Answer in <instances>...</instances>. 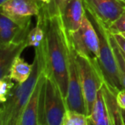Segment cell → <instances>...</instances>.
I'll return each mask as SVG.
<instances>
[{"label": "cell", "mask_w": 125, "mask_h": 125, "mask_svg": "<svg viewBox=\"0 0 125 125\" xmlns=\"http://www.w3.org/2000/svg\"><path fill=\"white\" fill-rule=\"evenodd\" d=\"M39 21L44 30L43 43L45 61V73L55 82L65 100L68 89L69 37L63 25L61 15L47 16L39 14Z\"/></svg>", "instance_id": "6da1fadb"}, {"label": "cell", "mask_w": 125, "mask_h": 125, "mask_svg": "<svg viewBox=\"0 0 125 125\" xmlns=\"http://www.w3.org/2000/svg\"><path fill=\"white\" fill-rule=\"evenodd\" d=\"M43 43L39 47L35 48L32 72L29 78L22 83H16L8 100L3 104L1 111L3 125H20L21 124L22 113L42 73L45 71Z\"/></svg>", "instance_id": "7a4b0ae2"}, {"label": "cell", "mask_w": 125, "mask_h": 125, "mask_svg": "<svg viewBox=\"0 0 125 125\" xmlns=\"http://www.w3.org/2000/svg\"><path fill=\"white\" fill-rule=\"evenodd\" d=\"M66 111L62 93L55 82L47 76L40 94L39 125H63Z\"/></svg>", "instance_id": "3957f363"}, {"label": "cell", "mask_w": 125, "mask_h": 125, "mask_svg": "<svg viewBox=\"0 0 125 125\" xmlns=\"http://www.w3.org/2000/svg\"><path fill=\"white\" fill-rule=\"evenodd\" d=\"M76 61L78 67L81 88L86 105V115L89 117L99 90L105 80L97 60L82 55L76 52Z\"/></svg>", "instance_id": "277c9868"}, {"label": "cell", "mask_w": 125, "mask_h": 125, "mask_svg": "<svg viewBox=\"0 0 125 125\" xmlns=\"http://www.w3.org/2000/svg\"><path fill=\"white\" fill-rule=\"evenodd\" d=\"M100 37V54L97 59L105 83L113 91L123 89L118 73L117 59L110 40V32L105 26L91 18Z\"/></svg>", "instance_id": "5b68a950"}, {"label": "cell", "mask_w": 125, "mask_h": 125, "mask_svg": "<svg viewBox=\"0 0 125 125\" xmlns=\"http://www.w3.org/2000/svg\"><path fill=\"white\" fill-rule=\"evenodd\" d=\"M68 36L77 54L98 59L100 54V37L95 26L86 15L79 29Z\"/></svg>", "instance_id": "8992f818"}, {"label": "cell", "mask_w": 125, "mask_h": 125, "mask_svg": "<svg viewBox=\"0 0 125 125\" xmlns=\"http://www.w3.org/2000/svg\"><path fill=\"white\" fill-rule=\"evenodd\" d=\"M69 37V36H68ZM67 110L86 114V105L81 88L78 67L76 61V51L69 38V65H68V89L66 97Z\"/></svg>", "instance_id": "52a82bcc"}, {"label": "cell", "mask_w": 125, "mask_h": 125, "mask_svg": "<svg viewBox=\"0 0 125 125\" xmlns=\"http://www.w3.org/2000/svg\"><path fill=\"white\" fill-rule=\"evenodd\" d=\"M88 15L108 28L125 11V4L118 0H83Z\"/></svg>", "instance_id": "ba28073f"}, {"label": "cell", "mask_w": 125, "mask_h": 125, "mask_svg": "<svg viewBox=\"0 0 125 125\" xmlns=\"http://www.w3.org/2000/svg\"><path fill=\"white\" fill-rule=\"evenodd\" d=\"M0 10L20 25L30 27L31 17L39 15L41 3L37 0H9Z\"/></svg>", "instance_id": "9c48e42d"}, {"label": "cell", "mask_w": 125, "mask_h": 125, "mask_svg": "<svg viewBox=\"0 0 125 125\" xmlns=\"http://www.w3.org/2000/svg\"><path fill=\"white\" fill-rule=\"evenodd\" d=\"M29 31V26L20 25L0 10V47L24 43Z\"/></svg>", "instance_id": "30bf717a"}, {"label": "cell", "mask_w": 125, "mask_h": 125, "mask_svg": "<svg viewBox=\"0 0 125 125\" xmlns=\"http://www.w3.org/2000/svg\"><path fill=\"white\" fill-rule=\"evenodd\" d=\"M86 15L83 0H71L61 15L63 25L67 33L71 34L77 31Z\"/></svg>", "instance_id": "8fae6325"}, {"label": "cell", "mask_w": 125, "mask_h": 125, "mask_svg": "<svg viewBox=\"0 0 125 125\" xmlns=\"http://www.w3.org/2000/svg\"><path fill=\"white\" fill-rule=\"evenodd\" d=\"M89 119L94 125H114L112 108L103 86L98 92Z\"/></svg>", "instance_id": "7c38bea8"}, {"label": "cell", "mask_w": 125, "mask_h": 125, "mask_svg": "<svg viewBox=\"0 0 125 125\" xmlns=\"http://www.w3.org/2000/svg\"><path fill=\"white\" fill-rule=\"evenodd\" d=\"M45 71L42 73L32 94L21 116L20 125H39V100L42 88L46 79Z\"/></svg>", "instance_id": "4fadbf2b"}, {"label": "cell", "mask_w": 125, "mask_h": 125, "mask_svg": "<svg viewBox=\"0 0 125 125\" xmlns=\"http://www.w3.org/2000/svg\"><path fill=\"white\" fill-rule=\"evenodd\" d=\"M27 47L26 42L8 47H0V78L8 77L15 58L20 56Z\"/></svg>", "instance_id": "5bb4252c"}, {"label": "cell", "mask_w": 125, "mask_h": 125, "mask_svg": "<svg viewBox=\"0 0 125 125\" xmlns=\"http://www.w3.org/2000/svg\"><path fill=\"white\" fill-rule=\"evenodd\" d=\"M32 64L26 62L23 58L18 56L15 58L10 71V77L17 83L26 82L31 74Z\"/></svg>", "instance_id": "9a60e30c"}, {"label": "cell", "mask_w": 125, "mask_h": 125, "mask_svg": "<svg viewBox=\"0 0 125 125\" xmlns=\"http://www.w3.org/2000/svg\"><path fill=\"white\" fill-rule=\"evenodd\" d=\"M71 0H50L48 3H41V10L39 14H43L47 16L61 15L65 7Z\"/></svg>", "instance_id": "2e32d148"}, {"label": "cell", "mask_w": 125, "mask_h": 125, "mask_svg": "<svg viewBox=\"0 0 125 125\" xmlns=\"http://www.w3.org/2000/svg\"><path fill=\"white\" fill-rule=\"evenodd\" d=\"M45 39V33L44 30H43V26L39 21L37 20V24L32 29L29 31L26 37V44L27 47L32 46L34 48L36 47H39L42 45Z\"/></svg>", "instance_id": "e0dca14e"}, {"label": "cell", "mask_w": 125, "mask_h": 125, "mask_svg": "<svg viewBox=\"0 0 125 125\" xmlns=\"http://www.w3.org/2000/svg\"><path fill=\"white\" fill-rule=\"evenodd\" d=\"M110 32V31H109ZM110 40L112 45L113 47L114 53H115L116 59H117V66H118V73H119V77H120L121 83H122L123 89H125V61L124 58L123 56L122 51H121L120 48L118 47L117 43H116L114 37L112 33L110 32Z\"/></svg>", "instance_id": "ac0fdd59"}, {"label": "cell", "mask_w": 125, "mask_h": 125, "mask_svg": "<svg viewBox=\"0 0 125 125\" xmlns=\"http://www.w3.org/2000/svg\"><path fill=\"white\" fill-rule=\"evenodd\" d=\"M63 125H89V119L84 113L67 110Z\"/></svg>", "instance_id": "d6986e66"}, {"label": "cell", "mask_w": 125, "mask_h": 125, "mask_svg": "<svg viewBox=\"0 0 125 125\" xmlns=\"http://www.w3.org/2000/svg\"><path fill=\"white\" fill-rule=\"evenodd\" d=\"M14 87L15 83L10 76L0 78V103L3 104L8 100Z\"/></svg>", "instance_id": "ffe728a7"}, {"label": "cell", "mask_w": 125, "mask_h": 125, "mask_svg": "<svg viewBox=\"0 0 125 125\" xmlns=\"http://www.w3.org/2000/svg\"><path fill=\"white\" fill-rule=\"evenodd\" d=\"M109 31L112 34H123L125 32V11L119 16L117 20H116L108 28Z\"/></svg>", "instance_id": "44dd1931"}, {"label": "cell", "mask_w": 125, "mask_h": 125, "mask_svg": "<svg viewBox=\"0 0 125 125\" xmlns=\"http://www.w3.org/2000/svg\"><path fill=\"white\" fill-rule=\"evenodd\" d=\"M116 100L119 108L125 111V89H119L116 92Z\"/></svg>", "instance_id": "7402d4cb"}, {"label": "cell", "mask_w": 125, "mask_h": 125, "mask_svg": "<svg viewBox=\"0 0 125 125\" xmlns=\"http://www.w3.org/2000/svg\"><path fill=\"white\" fill-rule=\"evenodd\" d=\"M114 37V39H115L116 43H117L118 47L121 49V50L125 54V38L123 36L122 34H119V33H117V34H112Z\"/></svg>", "instance_id": "603a6c76"}, {"label": "cell", "mask_w": 125, "mask_h": 125, "mask_svg": "<svg viewBox=\"0 0 125 125\" xmlns=\"http://www.w3.org/2000/svg\"><path fill=\"white\" fill-rule=\"evenodd\" d=\"M120 110H121V115H122L123 117V121H124V123L125 124V111L122 110V109H120Z\"/></svg>", "instance_id": "cb8c5ba5"}, {"label": "cell", "mask_w": 125, "mask_h": 125, "mask_svg": "<svg viewBox=\"0 0 125 125\" xmlns=\"http://www.w3.org/2000/svg\"><path fill=\"white\" fill-rule=\"evenodd\" d=\"M37 1H38L39 3H43V4H46V3H48L50 0H37Z\"/></svg>", "instance_id": "d4e9b609"}, {"label": "cell", "mask_w": 125, "mask_h": 125, "mask_svg": "<svg viewBox=\"0 0 125 125\" xmlns=\"http://www.w3.org/2000/svg\"><path fill=\"white\" fill-rule=\"evenodd\" d=\"M8 1H9V0H0V7H1L3 3H5L6 2H8Z\"/></svg>", "instance_id": "484cf974"}, {"label": "cell", "mask_w": 125, "mask_h": 125, "mask_svg": "<svg viewBox=\"0 0 125 125\" xmlns=\"http://www.w3.org/2000/svg\"><path fill=\"white\" fill-rule=\"evenodd\" d=\"M2 111V110H1ZM1 111H0V125H3V121H2V114H1Z\"/></svg>", "instance_id": "4316f807"}, {"label": "cell", "mask_w": 125, "mask_h": 125, "mask_svg": "<svg viewBox=\"0 0 125 125\" xmlns=\"http://www.w3.org/2000/svg\"><path fill=\"white\" fill-rule=\"evenodd\" d=\"M118 1L122 2V3H124V4H125V0H118Z\"/></svg>", "instance_id": "83f0119b"}, {"label": "cell", "mask_w": 125, "mask_h": 125, "mask_svg": "<svg viewBox=\"0 0 125 125\" xmlns=\"http://www.w3.org/2000/svg\"><path fill=\"white\" fill-rule=\"evenodd\" d=\"M2 106H3V104H1V103H0V111L2 110Z\"/></svg>", "instance_id": "f1b7e54d"}, {"label": "cell", "mask_w": 125, "mask_h": 125, "mask_svg": "<svg viewBox=\"0 0 125 125\" xmlns=\"http://www.w3.org/2000/svg\"><path fill=\"white\" fill-rule=\"evenodd\" d=\"M89 125H94V124H92V123H91V122H90V121H89Z\"/></svg>", "instance_id": "f546056e"}, {"label": "cell", "mask_w": 125, "mask_h": 125, "mask_svg": "<svg viewBox=\"0 0 125 125\" xmlns=\"http://www.w3.org/2000/svg\"><path fill=\"white\" fill-rule=\"evenodd\" d=\"M122 35H123V36H124V38H125V32H124V33H123V34H122Z\"/></svg>", "instance_id": "4dcf8cb0"}, {"label": "cell", "mask_w": 125, "mask_h": 125, "mask_svg": "<svg viewBox=\"0 0 125 125\" xmlns=\"http://www.w3.org/2000/svg\"><path fill=\"white\" fill-rule=\"evenodd\" d=\"M123 125H125V124H124V121H123Z\"/></svg>", "instance_id": "1f68e13d"}]
</instances>
